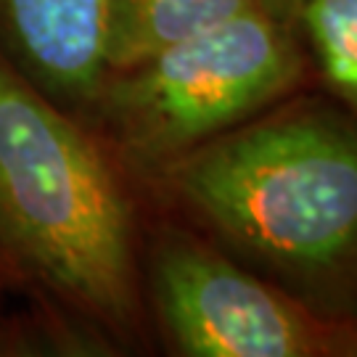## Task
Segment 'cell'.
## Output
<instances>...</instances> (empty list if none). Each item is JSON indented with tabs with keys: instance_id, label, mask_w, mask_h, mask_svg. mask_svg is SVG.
<instances>
[{
	"instance_id": "7",
	"label": "cell",
	"mask_w": 357,
	"mask_h": 357,
	"mask_svg": "<svg viewBox=\"0 0 357 357\" xmlns=\"http://www.w3.org/2000/svg\"><path fill=\"white\" fill-rule=\"evenodd\" d=\"M294 29L307 53L312 88L357 114V0H305Z\"/></svg>"
},
{
	"instance_id": "1",
	"label": "cell",
	"mask_w": 357,
	"mask_h": 357,
	"mask_svg": "<svg viewBox=\"0 0 357 357\" xmlns=\"http://www.w3.org/2000/svg\"><path fill=\"white\" fill-rule=\"evenodd\" d=\"M153 178L228 255L357 320V114L305 88Z\"/></svg>"
},
{
	"instance_id": "9",
	"label": "cell",
	"mask_w": 357,
	"mask_h": 357,
	"mask_svg": "<svg viewBox=\"0 0 357 357\" xmlns=\"http://www.w3.org/2000/svg\"><path fill=\"white\" fill-rule=\"evenodd\" d=\"M347 357H357V320L349 323V347H347Z\"/></svg>"
},
{
	"instance_id": "3",
	"label": "cell",
	"mask_w": 357,
	"mask_h": 357,
	"mask_svg": "<svg viewBox=\"0 0 357 357\" xmlns=\"http://www.w3.org/2000/svg\"><path fill=\"white\" fill-rule=\"evenodd\" d=\"M305 88L312 75L296 29L257 3L109 72L90 109L116 153L153 178Z\"/></svg>"
},
{
	"instance_id": "5",
	"label": "cell",
	"mask_w": 357,
	"mask_h": 357,
	"mask_svg": "<svg viewBox=\"0 0 357 357\" xmlns=\"http://www.w3.org/2000/svg\"><path fill=\"white\" fill-rule=\"evenodd\" d=\"M109 0H0V53L59 106H88L106 77Z\"/></svg>"
},
{
	"instance_id": "8",
	"label": "cell",
	"mask_w": 357,
	"mask_h": 357,
	"mask_svg": "<svg viewBox=\"0 0 357 357\" xmlns=\"http://www.w3.org/2000/svg\"><path fill=\"white\" fill-rule=\"evenodd\" d=\"M259 3H262L273 16H278L281 22H286V24L294 26L296 13H299V8H302V3H305V0H259Z\"/></svg>"
},
{
	"instance_id": "4",
	"label": "cell",
	"mask_w": 357,
	"mask_h": 357,
	"mask_svg": "<svg viewBox=\"0 0 357 357\" xmlns=\"http://www.w3.org/2000/svg\"><path fill=\"white\" fill-rule=\"evenodd\" d=\"M151 296L167 342L185 357H347L349 323L191 230L167 228L151 252Z\"/></svg>"
},
{
	"instance_id": "2",
	"label": "cell",
	"mask_w": 357,
	"mask_h": 357,
	"mask_svg": "<svg viewBox=\"0 0 357 357\" xmlns=\"http://www.w3.org/2000/svg\"><path fill=\"white\" fill-rule=\"evenodd\" d=\"M0 249L93 318L138 315L135 215L112 159L3 53Z\"/></svg>"
},
{
	"instance_id": "6",
	"label": "cell",
	"mask_w": 357,
	"mask_h": 357,
	"mask_svg": "<svg viewBox=\"0 0 357 357\" xmlns=\"http://www.w3.org/2000/svg\"><path fill=\"white\" fill-rule=\"evenodd\" d=\"M259 0H109L106 75L220 24Z\"/></svg>"
}]
</instances>
